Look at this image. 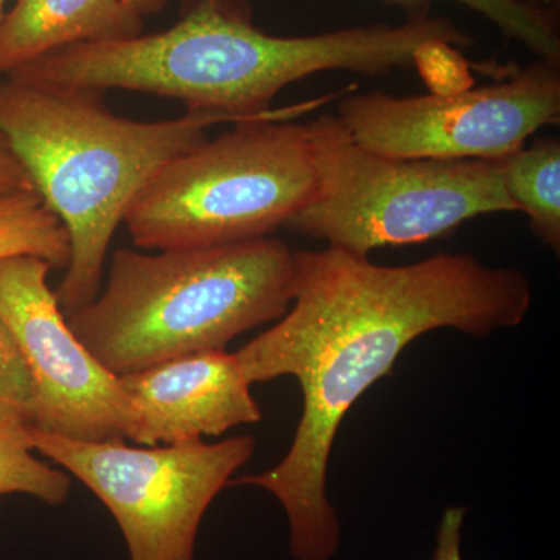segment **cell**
Returning <instances> with one entry per match:
<instances>
[{
	"label": "cell",
	"instance_id": "16",
	"mask_svg": "<svg viewBox=\"0 0 560 560\" xmlns=\"http://www.w3.org/2000/svg\"><path fill=\"white\" fill-rule=\"evenodd\" d=\"M38 394L20 345L0 319V423L35 429Z\"/></svg>",
	"mask_w": 560,
	"mask_h": 560
},
{
	"label": "cell",
	"instance_id": "20",
	"mask_svg": "<svg viewBox=\"0 0 560 560\" xmlns=\"http://www.w3.org/2000/svg\"><path fill=\"white\" fill-rule=\"evenodd\" d=\"M530 5L540 7V9H555L559 10L560 0H525Z\"/></svg>",
	"mask_w": 560,
	"mask_h": 560
},
{
	"label": "cell",
	"instance_id": "13",
	"mask_svg": "<svg viewBox=\"0 0 560 560\" xmlns=\"http://www.w3.org/2000/svg\"><path fill=\"white\" fill-rule=\"evenodd\" d=\"M32 256L66 270L70 261L69 234L35 190L0 198V260Z\"/></svg>",
	"mask_w": 560,
	"mask_h": 560
},
{
	"label": "cell",
	"instance_id": "12",
	"mask_svg": "<svg viewBox=\"0 0 560 560\" xmlns=\"http://www.w3.org/2000/svg\"><path fill=\"white\" fill-rule=\"evenodd\" d=\"M501 179L515 208L529 220L533 234L560 249V140L537 138L500 158Z\"/></svg>",
	"mask_w": 560,
	"mask_h": 560
},
{
	"label": "cell",
	"instance_id": "21",
	"mask_svg": "<svg viewBox=\"0 0 560 560\" xmlns=\"http://www.w3.org/2000/svg\"><path fill=\"white\" fill-rule=\"evenodd\" d=\"M5 3L7 0H0V24H2L3 16H5V11H3V9H5Z\"/></svg>",
	"mask_w": 560,
	"mask_h": 560
},
{
	"label": "cell",
	"instance_id": "15",
	"mask_svg": "<svg viewBox=\"0 0 560 560\" xmlns=\"http://www.w3.org/2000/svg\"><path fill=\"white\" fill-rule=\"evenodd\" d=\"M408 7H429L431 0H393ZM481 14L506 38L517 40L537 58L560 62L559 10L540 9L525 0H451Z\"/></svg>",
	"mask_w": 560,
	"mask_h": 560
},
{
	"label": "cell",
	"instance_id": "19",
	"mask_svg": "<svg viewBox=\"0 0 560 560\" xmlns=\"http://www.w3.org/2000/svg\"><path fill=\"white\" fill-rule=\"evenodd\" d=\"M125 2H127L132 10L138 11L140 16H145V14L160 11L167 0H125Z\"/></svg>",
	"mask_w": 560,
	"mask_h": 560
},
{
	"label": "cell",
	"instance_id": "14",
	"mask_svg": "<svg viewBox=\"0 0 560 560\" xmlns=\"http://www.w3.org/2000/svg\"><path fill=\"white\" fill-rule=\"evenodd\" d=\"M70 475L35 455L27 429L0 423V497L28 495L49 506L68 501Z\"/></svg>",
	"mask_w": 560,
	"mask_h": 560
},
{
	"label": "cell",
	"instance_id": "6",
	"mask_svg": "<svg viewBox=\"0 0 560 560\" xmlns=\"http://www.w3.org/2000/svg\"><path fill=\"white\" fill-rule=\"evenodd\" d=\"M311 132L316 194L287 230L370 257L386 246L445 237L488 213L517 212L500 160H400L359 145L335 114Z\"/></svg>",
	"mask_w": 560,
	"mask_h": 560
},
{
	"label": "cell",
	"instance_id": "18",
	"mask_svg": "<svg viewBox=\"0 0 560 560\" xmlns=\"http://www.w3.org/2000/svg\"><path fill=\"white\" fill-rule=\"evenodd\" d=\"M31 189L33 187L27 173L14 156L9 142L0 135V198L16 194V191Z\"/></svg>",
	"mask_w": 560,
	"mask_h": 560
},
{
	"label": "cell",
	"instance_id": "10",
	"mask_svg": "<svg viewBox=\"0 0 560 560\" xmlns=\"http://www.w3.org/2000/svg\"><path fill=\"white\" fill-rule=\"evenodd\" d=\"M130 399L138 445L178 444L221 436L232 429L260 422L259 404L235 353L206 350L164 361L120 377Z\"/></svg>",
	"mask_w": 560,
	"mask_h": 560
},
{
	"label": "cell",
	"instance_id": "5",
	"mask_svg": "<svg viewBox=\"0 0 560 560\" xmlns=\"http://www.w3.org/2000/svg\"><path fill=\"white\" fill-rule=\"evenodd\" d=\"M241 121L151 176L124 224L142 250L208 248L270 237L316 194L307 124Z\"/></svg>",
	"mask_w": 560,
	"mask_h": 560
},
{
	"label": "cell",
	"instance_id": "11",
	"mask_svg": "<svg viewBox=\"0 0 560 560\" xmlns=\"http://www.w3.org/2000/svg\"><path fill=\"white\" fill-rule=\"evenodd\" d=\"M142 18L125 0H16L0 24V73L75 44L140 35Z\"/></svg>",
	"mask_w": 560,
	"mask_h": 560
},
{
	"label": "cell",
	"instance_id": "1",
	"mask_svg": "<svg viewBox=\"0 0 560 560\" xmlns=\"http://www.w3.org/2000/svg\"><path fill=\"white\" fill-rule=\"evenodd\" d=\"M293 300L275 326L235 352L246 381L296 378L302 416L289 452L272 469L231 485L279 501L294 560H330L341 523L327 493L338 429L350 408L393 371L427 331L475 338L514 329L533 305V287L515 268L488 267L471 254H436L385 267L349 250H294Z\"/></svg>",
	"mask_w": 560,
	"mask_h": 560
},
{
	"label": "cell",
	"instance_id": "9",
	"mask_svg": "<svg viewBox=\"0 0 560 560\" xmlns=\"http://www.w3.org/2000/svg\"><path fill=\"white\" fill-rule=\"evenodd\" d=\"M32 256L0 260V319L13 334L38 394L35 430L77 441L128 440L130 399L70 329L47 278Z\"/></svg>",
	"mask_w": 560,
	"mask_h": 560
},
{
	"label": "cell",
	"instance_id": "8",
	"mask_svg": "<svg viewBox=\"0 0 560 560\" xmlns=\"http://www.w3.org/2000/svg\"><path fill=\"white\" fill-rule=\"evenodd\" d=\"M350 92L335 114L342 128L364 149L400 160H500L560 121V62L550 60L480 88Z\"/></svg>",
	"mask_w": 560,
	"mask_h": 560
},
{
	"label": "cell",
	"instance_id": "17",
	"mask_svg": "<svg viewBox=\"0 0 560 560\" xmlns=\"http://www.w3.org/2000/svg\"><path fill=\"white\" fill-rule=\"evenodd\" d=\"M466 521V510L451 506L442 514L436 534V548L431 560H463L460 558V530Z\"/></svg>",
	"mask_w": 560,
	"mask_h": 560
},
{
	"label": "cell",
	"instance_id": "7",
	"mask_svg": "<svg viewBox=\"0 0 560 560\" xmlns=\"http://www.w3.org/2000/svg\"><path fill=\"white\" fill-rule=\"evenodd\" d=\"M35 452L83 482L119 526L128 560H195L198 530L217 495L256 452L253 436L209 444L77 441L31 429Z\"/></svg>",
	"mask_w": 560,
	"mask_h": 560
},
{
	"label": "cell",
	"instance_id": "4",
	"mask_svg": "<svg viewBox=\"0 0 560 560\" xmlns=\"http://www.w3.org/2000/svg\"><path fill=\"white\" fill-rule=\"evenodd\" d=\"M312 68L311 40L261 32L243 0H190L168 31L75 44L7 77L46 88L145 92L178 101L187 113L256 120L318 109V98L271 108Z\"/></svg>",
	"mask_w": 560,
	"mask_h": 560
},
{
	"label": "cell",
	"instance_id": "2",
	"mask_svg": "<svg viewBox=\"0 0 560 560\" xmlns=\"http://www.w3.org/2000/svg\"><path fill=\"white\" fill-rule=\"evenodd\" d=\"M102 94L0 83V135L69 234L70 261L55 290L66 316L97 296L114 234L151 176L206 142L213 125L248 121L201 113L132 120L116 116Z\"/></svg>",
	"mask_w": 560,
	"mask_h": 560
},
{
	"label": "cell",
	"instance_id": "3",
	"mask_svg": "<svg viewBox=\"0 0 560 560\" xmlns=\"http://www.w3.org/2000/svg\"><path fill=\"white\" fill-rule=\"evenodd\" d=\"M296 259L275 237L208 246L119 248L97 296L68 316L73 334L117 377L206 350L282 318Z\"/></svg>",
	"mask_w": 560,
	"mask_h": 560
}]
</instances>
